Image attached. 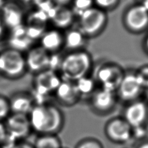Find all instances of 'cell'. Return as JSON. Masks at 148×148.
<instances>
[{
	"label": "cell",
	"mask_w": 148,
	"mask_h": 148,
	"mask_svg": "<svg viewBox=\"0 0 148 148\" xmlns=\"http://www.w3.org/2000/svg\"><path fill=\"white\" fill-rule=\"evenodd\" d=\"M92 67V57L86 50L70 51L62 57L59 73L62 80L75 82L88 75Z\"/></svg>",
	"instance_id": "7a4b0ae2"
},
{
	"label": "cell",
	"mask_w": 148,
	"mask_h": 148,
	"mask_svg": "<svg viewBox=\"0 0 148 148\" xmlns=\"http://www.w3.org/2000/svg\"><path fill=\"white\" fill-rule=\"evenodd\" d=\"M8 148H35V146L33 144L23 140L14 142Z\"/></svg>",
	"instance_id": "83f0119b"
},
{
	"label": "cell",
	"mask_w": 148,
	"mask_h": 148,
	"mask_svg": "<svg viewBox=\"0 0 148 148\" xmlns=\"http://www.w3.org/2000/svg\"><path fill=\"white\" fill-rule=\"evenodd\" d=\"M25 53L7 47L0 52V73L9 79H16L27 72Z\"/></svg>",
	"instance_id": "5b68a950"
},
{
	"label": "cell",
	"mask_w": 148,
	"mask_h": 148,
	"mask_svg": "<svg viewBox=\"0 0 148 148\" xmlns=\"http://www.w3.org/2000/svg\"><path fill=\"white\" fill-rule=\"evenodd\" d=\"M136 148H148V141H144L139 144Z\"/></svg>",
	"instance_id": "d6a6232c"
},
{
	"label": "cell",
	"mask_w": 148,
	"mask_h": 148,
	"mask_svg": "<svg viewBox=\"0 0 148 148\" xmlns=\"http://www.w3.org/2000/svg\"><path fill=\"white\" fill-rule=\"evenodd\" d=\"M142 47H143L144 51L146 53V54L148 55V32L145 36L143 40V44H142Z\"/></svg>",
	"instance_id": "4dcf8cb0"
},
{
	"label": "cell",
	"mask_w": 148,
	"mask_h": 148,
	"mask_svg": "<svg viewBox=\"0 0 148 148\" xmlns=\"http://www.w3.org/2000/svg\"><path fill=\"white\" fill-rule=\"evenodd\" d=\"M61 81L59 73L51 70H46L36 74L34 81L35 94L32 95L35 101L38 97L43 99L53 94Z\"/></svg>",
	"instance_id": "30bf717a"
},
{
	"label": "cell",
	"mask_w": 148,
	"mask_h": 148,
	"mask_svg": "<svg viewBox=\"0 0 148 148\" xmlns=\"http://www.w3.org/2000/svg\"><path fill=\"white\" fill-rule=\"evenodd\" d=\"M0 15L5 27L12 29L24 24V13L22 7L15 1H6L0 9Z\"/></svg>",
	"instance_id": "5bb4252c"
},
{
	"label": "cell",
	"mask_w": 148,
	"mask_h": 148,
	"mask_svg": "<svg viewBox=\"0 0 148 148\" xmlns=\"http://www.w3.org/2000/svg\"><path fill=\"white\" fill-rule=\"evenodd\" d=\"M8 138L7 133L3 122L0 121V145L5 144Z\"/></svg>",
	"instance_id": "f1b7e54d"
},
{
	"label": "cell",
	"mask_w": 148,
	"mask_h": 148,
	"mask_svg": "<svg viewBox=\"0 0 148 148\" xmlns=\"http://www.w3.org/2000/svg\"><path fill=\"white\" fill-rule=\"evenodd\" d=\"M143 95H144V99H146V101L148 103V88L144 90Z\"/></svg>",
	"instance_id": "836d02e7"
},
{
	"label": "cell",
	"mask_w": 148,
	"mask_h": 148,
	"mask_svg": "<svg viewBox=\"0 0 148 148\" xmlns=\"http://www.w3.org/2000/svg\"><path fill=\"white\" fill-rule=\"evenodd\" d=\"M10 114L11 111L9 98L0 95V121L3 122Z\"/></svg>",
	"instance_id": "cb8c5ba5"
},
{
	"label": "cell",
	"mask_w": 148,
	"mask_h": 148,
	"mask_svg": "<svg viewBox=\"0 0 148 148\" xmlns=\"http://www.w3.org/2000/svg\"><path fill=\"white\" fill-rule=\"evenodd\" d=\"M28 116L32 131L38 135L57 134L64 127V114L56 105L35 104Z\"/></svg>",
	"instance_id": "6da1fadb"
},
{
	"label": "cell",
	"mask_w": 148,
	"mask_h": 148,
	"mask_svg": "<svg viewBox=\"0 0 148 148\" xmlns=\"http://www.w3.org/2000/svg\"><path fill=\"white\" fill-rule=\"evenodd\" d=\"M122 118L133 129V138L141 140L146 134L148 124V103L140 98L125 104Z\"/></svg>",
	"instance_id": "3957f363"
},
{
	"label": "cell",
	"mask_w": 148,
	"mask_h": 148,
	"mask_svg": "<svg viewBox=\"0 0 148 148\" xmlns=\"http://www.w3.org/2000/svg\"><path fill=\"white\" fill-rule=\"evenodd\" d=\"M144 92V89L137 79L135 70H128L125 71V74L116 94L118 100L127 104L141 98Z\"/></svg>",
	"instance_id": "ba28073f"
},
{
	"label": "cell",
	"mask_w": 148,
	"mask_h": 148,
	"mask_svg": "<svg viewBox=\"0 0 148 148\" xmlns=\"http://www.w3.org/2000/svg\"><path fill=\"white\" fill-rule=\"evenodd\" d=\"M6 1H7L6 0H0V9H1V8L3 7V5L5 3V2Z\"/></svg>",
	"instance_id": "d590c367"
},
{
	"label": "cell",
	"mask_w": 148,
	"mask_h": 148,
	"mask_svg": "<svg viewBox=\"0 0 148 148\" xmlns=\"http://www.w3.org/2000/svg\"><path fill=\"white\" fill-rule=\"evenodd\" d=\"M141 4L144 5L148 9V0H144V1L141 3Z\"/></svg>",
	"instance_id": "e575fe53"
},
{
	"label": "cell",
	"mask_w": 148,
	"mask_h": 148,
	"mask_svg": "<svg viewBox=\"0 0 148 148\" xmlns=\"http://www.w3.org/2000/svg\"><path fill=\"white\" fill-rule=\"evenodd\" d=\"M5 29H6V27H5L4 23L3 22L1 15H0V39H1L5 35Z\"/></svg>",
	"instance_id": "1f68e13d"
},
{
	"label": "cell",
	"mask_w": 148,
	"mask_h": 148,
	"mask_svg": "<svg viewBox=\"0 0 148 148\" xmlns=\"http://www.w3.org/2000/svg\"><path fill=\"white\" fill-rule=\"evenodd\" d=\"M62 148H66V147H62Z\"/></svg>",
	"instance_id": "8d00e7d4"
},
{
	"label": "cell",
	"mask_w": 148,
	"mask_h": 148,
	"mask_svg": "<svg viewBox=\"0 0 148 148\" xmlns=\"http://www.w3.org/2000/svg\"><path fill=\"white\" fill-rule=\"evenodd\" d=\"M87 37L77 28H70L64 32V48L68 52L84 49Z\"/></svg>",
	"instance_id": "ffe728a7"
},
{
	"label": "cell",
	"mask_w": 148,
	"mask_h": 148,
	"mask_svg": "<svg viewBox=\"0 0 148 148\" xmlns=\"http://www.w3.org/2000/svg\"><path fill=\"white\" fill-rule=\"evenodd\" d=\"M33 145L35 148H62L63 147L57 134L38 135Z\"/></svg>",
	"instance_id": "44dd1931"
},
{
	"label": "cell",
	"mask_w": 148,
	"mask_h": 148,
	"mask_svg": "<svg viewBox=\"0 0 148 148\" xmlns=\"http://www.w3.org/2000/svg\"><path fill=\"white\" fill-rule=\"evenodd\" d=\"M77 18V28L88 38L100 35L108 21L107 12L94 5L82 12Z\"/></svg>",
	"instance_id": "277c9868"
},
{
	"label": "cell",
	"mask_w": 148,
	"mask_h": 148,
	"mask_svg": "<svg viewBox=\"0 0 148 148\" xmlns=\"http://www.w3.org/2000/svg\"><path fill=\"white\" fill-rule=\"evenodd\" d=\"M39 42V46L49 53H58L64 48V32L56 28L46 29L40 38Z\"/></svg>",
	"instance_id": "e0dca14e"
},
{
	"label": "cell",
	"mask_w": 148,
	"mask_h": 148,
	"mask_svg": "<svg viewBox=\"0 0 148 148\" xmlns=\"http://www.w3.org/2000/svg\"><path fill=\"white\" fill-rule=\"evenodd\" d=\"M120 0H94V6L105 11L111 10L118 6Z\"/></svg>",
	"instance_id": "4316f807"
},
{
	"label": "cell",
	"mask_w": 148,
	"mask_h": 148,
	"mask_svg": "<svg viewBox=\"0 0 148 148\" xmlns=\"http://www.w3.org/2000/svg\"><path fill=\"white\" fill-rule=\"evenodd\" d=\"M9 45L10 48L14 49L22 53L28 51L32 46V40L26 34L25 24L13 28L10 30Z\"/></svg>",
	"instance_id": "d6986e66"
},
{
	"label": "cell",
	"mask_w": 148,
	"mask_h": 148,
	"mask_svg": "<svg viewBox=\"0 0 148 148\" xmlns=\"http://www.w3.org/2000/svg\"><path fill=\"white\" fill-rule=\"evenodd\" d=\"M125 70L115 62H105L96 70L95 80L99 87L116 92L125 74Z\"/></svg>",
	"instance_id": "8992f818"
},
{
	"label": "cell",
	"mask_w": 148,
	"mask_h": 148,
	"mask_svg": "<svg viewBox=\"0 0 148 148\" xmlns=\"http://www.w3.org/2000/svg\"><path fill=\"white\" fill-rule=\"evenodd\" d=\"M9 99L10 111L12 114L28 115L35 105L32 94L25 92L15 93Z\"/></svg>",
	"instance_id": "ac0fdd59"
},
{
	"label": "cell",
	"mask_w": 148,
	"mask_h": 148,
	"mask_svg": "<svg viewBox=\"0 0 148 148\" xmlns=\"http://www.w3.org/2000/svg\"><path fill=\"white\" fill-rule=\"evenodd\" d=\"M74 83L81 97L83 96H90L97 88L96 80L89 75L78 79Z\"/></svg>",
	"instance_id": "7402d4cb"
},
{
	"label": "cell",
	"mask_w": 148,
	"mask_h": 148,
	"mask_svg": "<svg viewBox=\"0 0 148 148\" xmlns=\"http://www.w3.org/2000/svg\"><path fill=\"white\" fill-rule=\"evenodd\" d=\"M136 75L144 90L148 88V64H145L135 70Z\"/></svg>",
	"instance_id": "d4e9b609"
},
{
	"label": "cell",
	"mask_w": 148,
	"mask_h": 148,
	"mask_svg": "<svg viewBox=\"0 0 148 148\" xmlns=\"http://www.w3.org/2000/svg\"><path fill=\"white\" fill-rule=\"evenodd\" d=\"M75 148H104L99 140L94 138H87L81 140L76 144Z\"/></svg>",
	"instance_id": "484cf974"
},
{
	"label": "cell",
	"mask_w": 148,
	"mask_h": 148,
	"mask_svg": "<svg viewBox=\"0 0 148 148\" xmlns=\"http://www.w3.org/2000/svg\"><path fill=\"white\" fill-rule=\"evenodd\" d=\"M123 24L129 32L140 34L148 29V9L141 3L131 5L124 11Z\"/></svg>",
	"instance_id": "52a82bcc"
},
{
	"label": "cell",
	"mask_w": 148,
	"mask_h": 148,
	"mask_svg": "<svg viewBox=\"0 0 148 148\" xmlns=\"http://www.w3.org/2000/svg\"><path fill=\"white\" fill-rule=\"evenodd\" d=\"M3 123L8 138L14 143L23 140L32 131L29 119L27 114L11 113Z\"/></svg>",
	"instance_id": "9c48e42d"
},
{
	"label": "cell",
	"mask_w": 148,
	"mask_h": 148,
	"mask_svg": "<svg viewBox=\"0 0 148 148\" xmlns=\"http://www.w3.org/2000/svg\"><path fill=\"white\" fill-rule=\"evenodd\" d=\"M53 4L57 7H70L73 0H51Z\"/></svg>",
	"instance_id": "f546056e"
},
{
	"label": "cell",
	"mask_w": 148,
	"mask_h": 148,
	"mask_svg": "<svg viewBox=\"0 0 148 148\" xmlns=\"http://www.w3.org/2000/svg\"><path fill=\"white\" fill-rule=\"evenodd\" d=\"M104 133L114 144H125L133 138V129L122 117L110 119L105 124Z\"/></svg>",
	"instance_id": "8fae6325"
},
{
	"label": "cell",
	"mask_w": 148,
	"mask_h": 148,
	"mask_svg": "<svg viewBox=\"0 0 148 148\" xmlns=\"http://www.w3.org/2000/svg\"><path fill=\"white\" fill-rule=\"evenodd\" d=\"M71 5H72L71 9L76 16L94 5V0H73Z\"/></svg>",
	"instance_id": "603a6c76"
},
{
	"label": "cell",
	"mask_w": 148,
	"mask_h": 148,
	"mask_svg": "<svg viewBox=\"0 0 148 148\" xmlns=\"http://www.w3.org/2000/svg\"><path fill=\"white\" fill-rule=\"evenodd\" d=\"M47 16L51 20L55 28L66 31L72 27L76 16L71 7L55 5L49 12Z\"/></svg>",
	"instance_id": "2e32d148"
},
{
	"label": "cell",
	"mask_w": 148,
	"mask_h": 148,
	"mask_svg": "<svg viewBox=\"0 0 148 148\" xmlns=\"http://www.w3.org/2000/svg\"><path fill=\"white\" fill-rule=\"evenodd\" d=\"M25 62L27 70L35 75L48 70L50 53L41 46H33L25 52Z\"/></svg>",
	"instance_id": "4fadbf2b"
},
{
	"label": "cell",
	"mask_w": 148,
	"mask_h": 148,
	"mask_svg": "<svg viewBox=\"0 0 148 148\" xmlns=\"http://www.w3.org/2000/svg\"><path fill=\"white\" fill-rule=\"evenodd\" d=\"M54 96L59 104L64 107H72L81 98L74 82L62 80L54 92Z\"/></svg>",
	"instance_id": "9a60e30c"
},
{
	"label": "cell",
	"mask_w": 148,
	"mask_h": 148,
	"mask_svg": "<svg viewBox=\"0 0 148 148\" xmlns=\"http://www.w3.org/2000/svg\"><path fill=\"white\" fill-rule=\"evenodd\" d=\"M118 101L116 92L99 87L90 96V106L97 114H107L114 109Z\"/></svg>",
	"instance_id": "7c38bea8"
}]
</instances>
